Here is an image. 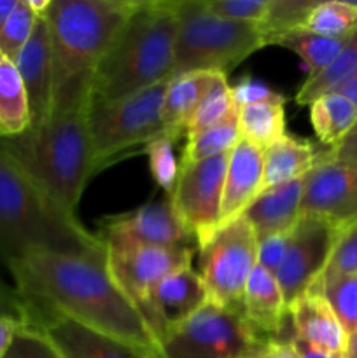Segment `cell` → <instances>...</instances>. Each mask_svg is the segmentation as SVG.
<instances>
[{
  "instance_id": "cell-1",
  "label": "cell",
  "mask_w": 357,
  "mask_h": 358,
  "mask_svg": "<svg viewBox=\"0 0 357 358\" xmlns=\"http://www.w3.org/2000/svg\"><path fill=\"white\" fill-rule=\"evenodd\" d=\"M6 266L28 310L27 325L56 315L107 336L144 358H161L160 341L135 301L111 275L107 259L30 254Z\"/></svg>"
},
{
  "instance_id": "cell-2",
  "label": "cell",
  "mask_w": 357,
  "mask_h": 358,
  "mask_svg": "<svg viewBox=\"0 0 357 358\" xmlns=\"http://www.w3.org/2000/svg\"><path fill=\"white\" fill-rule=\"evenodd\" d=\"M139 0H51L52 112L91 103L98 65Z\"/></svg>"
},
{
  "instance_id": "cell-3",
  "label": "cell",
  "mask_w": 357,
  "mask_h": 358,
  "mask_svg": "<svg viewBox=\"0 0 357 358\" xmlns=\"http://www.w3.org/2000/svg\"><path fill=\"white\" fill-rule=\"evenodd\" d=\"M30 254L107 259L98 234L52 203L0 149V261Z\"/></svg>"
},
{
  "instance_id": "cell-4",
  "label": "cell",
  "mask_w": 357,
  "mask_h": 358,
  "mask_svg": "<svg viewBox=\"0 0 357 358\" xmlns=\"http://www.w3.org/2000/svg\"><path fill=\"white\" fill-rule=\"evenodd\" d=\"M88 108L52 112L38 124L14 136H0V149L65 212L77 206L90 178L97 173L88 131Z\"/></svg>"
},
{
  "instance_id": "cell-5",
  "label": "cell",
  "mask_w": 357,
  "mask_h": 358,
  "mask_svg": "<svg viewBox=\"0 0 357 358\" xmlns=\"http://www.w3.org/2000/svg\"><path fill=\"white\" fill-rule=\"evenodd\" d=\"M175 37L174 0H139L98 65L91 101L119 100L174 79Z\"/></svg>"
},
{
  "instance_id": "cell-6",
  "label": "cell",
  "mask_w": 357,
  "mask_h": 358,
  "mask_svg": "<svg viewBox=\"0 0 357 358\" xmlns=\"http://www.w3.org/2000/svg\"><path fill=\"white\" fill-rule=\"evenodd\" d=\"M177 13L175 76L210 72L227 76L266 45L259 23L214 16L203 0H174Z\"/></svg>"
},
{
  "instance_id": "cell-7",
  "label": "cell",
  "mask_w": 357,
  "mask_h": 358,
  "mask_svg": "<svg viewBox=\"0 0 357 358\" xmlns=\"http://www.w3.org/2000/svg\"><path fill=\"white\" fill-rule=\"evenodd\" d=\"M168 83L156 84L119 100L91 101L88 108V131L97 171L125 150L147 145L163 135L161 112Z\"/></svg>"
},
{
  "instance_id": "cell-8",
  "label": "cell",
  "mask_w": 357,
  "mask_h": 358,
  "mask_svg": "<svg viewBox=\"0 0 357 358\" xmlns=\"http://www.w3.org/2000/svg\"><path fill=\"white\" fill-rule=\"evenodd\" d=\"M200 278L210 303L241 311L245 287L258 266V238L244 217L224 224L198 250Z\"/></svg>"
},
{
  "instance_id": "cell-9",
  "label": "cell",
  "mask_w": 357,
  "mask_h": 358,
  "mask_svg": "<svg viewBox=\"0 0 357 358\" xmlns=\"http://www.w3.org/2000/svg\"><path fill=\"white\" fill-rule=\"evenodd\" d=\"M241 311L206 303L161 343V358H234L261 341Z\"/></svg>"
},
{
  "instance_id": "cell-10",
  "label": "cell",
  "mask_w": 357,
  "mask_h": 358,
  "mask_svg": "<svg viewBox=\"0 0 357 358\" xmlns=\"http://www.w3.org/2000/svg\"><path fill=\"white\" fill-rule=\"evenodd\" d=\"M227 156L230 152L182 166L177 185L170 196L174 210L196 240L198 250L220 226Z\"/></svg>"
},
{
  "instance_id": "cell-11",
  "label": "cell",
  "mask_w": 357,
  "mask_h": 358,
  "mask_svg": "<svg viewBox=\"0 0 357 358\" xmlns=\"http://www.w3.org/2000/svg\"><path fill=\"white\" fill-rule=\"evenodd\" d=\"M98 236L105 248L160 247L198 252V243L178 219L170 198L149 201L133 212L105 217Z\"/></svg>"
},
{
  "instance_id": "cell-12",
  "label": "cell",
  "mask_w": 357,
  "mask_h": 358,
  "mask_svg": "<svg viewBox=\"0 0 357 358\" xmlns=\"http://www.w3.org/2000/svg\"><path fill=\"white\" fill-rule=\"evenodd\" d=\"M342 231V227L318 217L301 215L298 220L286 259L275 273L287 308L322 275Z\"/></svg>"
},
{
  "instance_id": "cell-13",
  "label": "cell",
  "mask_w": 357,
  "mask_h": 358,
  "mask_svg": "<svg viewBox=\"0 0 357 358\" xmlns=\"http://www.w3.org/2000/svg\"><path fill=\"white\" fill-rule=\"evenodd\" d=\"M301 215L345 227L357 222V166L324 157L304 175Z\"/></svg>"
},
{
  "instance_id": "cell-14",
  "label": "cell",
  "mask_w": 357,
  "mask_h": 358,
  "mask_svg": "<svg viewBox=\"0 0 357 358\" xmlns=\"http://www.w3.org/2000/svg\"><path fill=\"white\" fill-rule=\"evenodd\" d=\"M195 254V250L186 248H107V268L119 287L140 308L161 280L191 266Z\"/></svg>"
},
{
  "instance_id": "cell-15",
  "label": "cell",
  "mask_w": 357,
  "mask_h": 358,
  "mask_svg": "<svg viewBox=\"0 0 357 358\" xmlns=\"http://www.w3.org/2000/svg\"><path fill=\"white\" fill-rule=\"evenodd\" d=\"M209 301L205 285L192 266L178 269L161 280L140 306L144 318L161 343L175 329L198 313Z\"/></svg>"
},
{
  "instance_id": "cell-16",
  "label": "cell",
  "mask_w": 357,
  "mask_h": 358,
  "mask_svg": "<svg viewBox=\"0 0 357 358\" xmlns=\"http://www.w3.org/2000/svg\"><path fill=\"white\" fill-rule=\"evenodd\" d=\"M13 63L27 90L31 124H38L51 115L55 84L51 35L46 16L37 17L34 34Z\"/></svg>"
},
{
  "instance_id": "cell-17",
  "label": "cell",
  "mask_w": 357,
  "mask_h": 358,
  "mask_svg": "<svg viewBox=\"0 0 357 358\" xmlns=\"http://www.w3.org/2000/svg\"><path fill=\"white\" fill-rule=\"evenodd\" d=\"M262 178L265 152L240 138L227 156L220 201V226L244 215L247 206L262 192Z\"/></svg>"
},
{
  "instance_id": "cell-18",
  "label": "cell",
  "mask_w": 357,
  "mask_h": 358,
  "mask_svg": "<svg viewBox=\"0 0 357 358\" xmlns=\"http://www.w3.org/2000/svg\"><path fill=\"white\" fill-rule=\"evenodd\" d=\"M241 315L262 339H279L290 332L289 310L275 275L255 266L241 301Z\"/></svg>"
},
{
  "instance_id": "cell-19",
  "label": "cell",
  "mask_w": 357,
  "mask_h": 358,
  "mask_svg": "<svg viewBox=\"0 0 357 358\" xmlns=\"http://www.w3.org/2000/svg\"><path fill=\"white\" fill-rule=\"evenodd\" d=\"M65 358H144L135 350L90 331L69 318L46 315L35 324Z\"/></svg>"
},
{
  "instance_id": "cell-20",
  "label": "cell",
  "mask_w": 357,
  "mask_h": 358,
  "mask_svg": "<svg viewBox=\"0 0 357 358\" xmlns=\"http://www.w3.org/2000/svg\"><path fill=\"white\" fill-rule=\"evenodd\" d=\"M289 322L294 338L328 352L345 353L346 332L321 294L307 290L289 304Z\"/></svg>"
},
{
  "instance_id": "cell-21",
  "label": "cell",
  "mask_w": 357,
  "mask_h": 358,
  "mask_svg": "<svg viewBox=\"0 0 357 358\" xmlns=\"http://www.w3.org/2000/svg\"><path fill=\"white\" fill-rule=\"evenodd\" d=\"M304 177L276 187L265 189L244 212V219L255 233V238L293 231L301 219Z\"/></svg>"
},
{
  "instance_id": "cell-22",
  "label": "cell",
  "mask_w": 357,
  "mask_h": 358,
  "mask_svg": "<svg viewBox=\"0 0 357 358\" xmlns=\"http://www.w3.org/2000/svg\"><path fill=\"white\" fill-rule=\"evenodd\" d=\"M262 152H265V178H262V191H265L303 178L324 157L326 147L318 149L308 140L286 135Z\"/></svg>"
},
{
  "instance_id": "cell-23",
  "label": "cell",
  "mask_w": 357,
  "mask_h": 358,
  "mask_svg": "<svg viewBox=\"0 0 357 358\" xmlns=\"http://www.w3.org/2000/svg\"><path fill=\"white\" fill-rule=\"evenodd\" d=\"M216 73L210 72H192L175 76L168 83L167 94L163 101V133L175 136V138H186V129L195 115L196 108L205 98L210 84H212Z\"/></svg>"
},
{
  "instance_id": "cell-24",
  "label": "cell",
  "mask_w": 357,
  "mask_h": 358,
  "mask_svg": "<svg viewBox=\"0 0 357 358\" xmlns=\"http://www.w3.org/2000/svg\"><path fill=\"white\" fill-rule=\"evenodd\" d=\"M308 107L315 135L326 149L338 145L357 122V107L338 91L322 94Z\"/></svg>"
},
{
  "instance_id": "cell-25",
  "label": "cell",
  "mask_w": 357,
  "mask_h": 358,
  "mask_svg": "<svg viewBox=\"0 0 357 358\" xmlns=\"http://www.w3.org/2000/svg\"><path fill=\"white\" fill-rule=\"evenodd\" d=\"M31 124L28 94L10 59L0 63V136H14Z\"/></svg>"
},
{
  "instance_id": "cell-26",
  "label": "cell",
  "mask_w": 357,
  "mask_h": 358,
  "mask_svg": "<svg viewBox=\"0 0 357 358\" xmlns=\"http://www.w3.org/2000/svg\"><path fill=\"white\" fill-rule=\"evenodd\" d=\"M240 138L266 150L287 135L284 103H254L238 112Z\"/></svg>"
},
{
  "instance_id": "cell-27",
  "label": "cell",
  "mask_w": 357,
  "mask_h": 358,
  "mask_svg": "<svg viewBox=\"0 0 357 358\" xmlns=\"http://www.w3.org/2000/svg\"><path fill=\"white\" fill-rule=\"evenodd\" d=\"M357 73V31L350 35L340 49L338 56L328 69L314 77H307L296 93L298 105H310L318 96L336 91Z\"/></svg>"
},
{
  "instance_id": "cell-28",
  "label": "cell",
  "mask_w": 357,
  "mask_h": 358,
  "mask_svg": "<svg viewBox=\"0 0 357 358\" xmlns=\"http://www.w3.org/2000/svg\"><path fill=\"white\" fill-rule=\"evenodd\" d=\"M240 108L234 105L230 114L214 126L206 128L198 135L186 138L184 150L181 156V168L206 157L227 154L238 142H240V122H238Z\"/></svg>"
},
{
  "instance_id": "cell-29",
  "label": "cell",
  "mask_w": 357,
  "mask_h": 358,
  "mask_svg": "<svg viewBox=\"0 0 357 358\" xmlns=\"http://www.w3.org/2000/svg\"><path fill=\"white\" fill-rule=\"evenodd\" d=\"M308 290L321 294L342 324L346 336L357 329V273L321 275Z\"/></svg>"
},
{
  "instance_id": "cell-30",
  "label": "cell",
  "mask_w": 357,
  "mask_h": 358,
  "mask_svg": "<svg viewBox=\"0 0 357 358\" xmlns=\"http://www.w3.org/2000/svg\"><path fill=\"white\" fill-rule=\"evenodd\" d=\"M272 44L282 45V48L296 52L307 65L308 77H314L331 65L345 41H332V38L321 37V35L312 34L304 28H300V30L280 35Z\"/></svg>"
},
{
  "instance_id": "cell-31",
  "label": "cell",
  "mask_w": 357,
  "mask_h": 358,
  "mask_svg": "<svg viewBox=\"0 0 357 358\" xmlns=\"http://www.w3.org/2000/svg\"><path fill=\"white\" fill-rule=\"evenodd\" d=\"M304 30L332 41H346L357 31V3L354 0L318 2L312 10Z\"/></svg>"
},
{
  "instance_id": "cell-32",
  "label": "cell",
  "mask_w": 357,
  "mask_h": 358,
  "mask_svg": "<svg viewBox=\"0 0 357 358\" xmlns=\"http://www.w3.org/2000/svg\"><path fill=\"white\" fill-rule=\"evenodd\" d=\"M318 0H268V9L259 23L266 45L276 37L304 28Z\"/></svg>"
},
{
  "instance_id": "cell-33",
  "label": "cell",
  "mask_w": 357,
  "mask_h": 358,
  "mask_svg": "<svg viewBox=\"0 0 357 358\" xmlns=\"http://www.w3.org/2000/svg\"><path fill=\"white\" fill-rule=\"evenodd\" d=\"M233 107L234 101L231 96V84L227 83V77L223 73H216L205 98L198 105L188 129H186V138H191L219 122L220 119L230 114Z\"/></svg>"
},
{
  "instance_id": "cell-34",
  "label": "cell",
  "mask_w": 357,
  "mask_h": 358,
  "mask_svg": "<svg viewBox=\"0 0 357 358\" xmlns=\"http://www.w3.org/2000/svg\"><path fill=\"white\" fill-rule=\"evenodd\" d=\"M177 142L178 138L163 133L153 142L147 143L146 149H144V152L149 157L150 175H153L158 187L167 192L168 198L174 192L178 180V173H181V161H177V156H175V143Z\"/></svg>"
},
{
  "instance_id": "cell-35",
  "label": "cell",
  "mask_w": 357,
  "mask_h": 358,
  "mask_svg": "<svg viewBox=\"0 0 357 358\" xmlns=\"http://www.w3.org/2000/svg\"><path fill=\"white\" fill-rule=\"evenodd\" d=\"M35 23H37V14L28 6V0H18L16 7L0 31V51L7 59L10 62L16 59L34 34Z\"/></svg>"
},
{
  "instance_id": "cell-36",
  "label": "cell",
  "mask_w": 357,
  "mask_h": 358,
  "mask_svg": "<svg viewBox=\"0 0 357 358\" xmlns=\"http://www.w3.org/2000/svg\"><path fill=\"white\" fill-rule=\"evenodd\" d=\"M4 358H65L51 345L44 332L34 325H23Z\"/></svg>"
},
{
  "instance_id": "cell-37",
  "label": "cell",
  "mask_w": 357,
  "mask_h": 358,
  "mask_svg": "<svg viewBox=\"0 0 357 358\" xmlns=\"http://www.w3.org/2000/svg\"><path fill=\"white\" fill-rule=\"evenodd\" d=\"M214 16L244 23H261L268 9V0H203Z\"/></svg>"
},
{
  "instance_id": "cell-38",
  "label": "cell",
  "mask_w": 357,
  "mask_h": 358,
  "mask_svg": "<svg viewBox=\"0 0 357 358\" xmlns=\"http://www.w3.org/2000/svg\"><path fill=\"white\" fill-rule=\"evenodd\" d=\"M354 273H357V222L340 233L322 275H354Z\"/></svg>"
},
{
  "instance_id": "cell-39",
  "label": "cell",
  "mask_w": 357,
  "mask_h": 358,
  "mask_svg": "<svg viewBox=\"0 0 357 358\" xmlns=\"http://www.w3.org/2000/svg\"><path fill=\"white\" fill-rule=\"evenodd\" d=\"M231 96H233L234 105L238 108L247 107L254 103H286V96L272 87L266 86L265 83L252 77H244L237 84L231 86Z\"/></svg>"
},
{
  "instance_id": "cell-40",
  "label": "cell",
  "mask_w": 357,
  "mask_h": 358,
  "mask_svg": "<svg viewBox=\"0 0 357 358\" xmlns=\"http://www.w3.org/2000/svg\"><path fill=\"white\" fill-rule=\"evenodd\" d=\"M290 236H293V231L272 234V236H266V238H259L258 266H261V268H265L266 271L275 275V273L279 271L280 264L284 262V259H286L287 248H289V243H290Z\"/></svg>"
},
{
  "instance_id": "cell-41",
  "label": "cell",
  "mask_w": 357,
  "mask_h": 358,
  "mask_svg": "<svg viewBox=\"0 0 357 358\" xmlns=\"http://www.w3.org/2000/svg\"><path fill=\"white\" fill-rule=\"evenodd\" d=\"M290 338L293 331L279 339H261L234 358H298Z\"/></svg>"
},
{
  "instance_id": "cell-42",
  "label": "cell",
  "mask_w": 357,
  "mask_h": 358,
  "mask_svg": "<svg viewBox=\"0 0 357 358\" xmlns=\"http://www.w3.org/2000/svg\"><path fill=\"white\" fill-rule=\"evenodd\" d=\"M0 315H7V317H14L18 320L28 322V310L24 306L23 299L16 289L7 285L2 278H0Z\"/></svg>"
},
{
  "instance_id": "cell-43",
  "label": "cell",
  "mask_w": 357,
  "mask_h": 358,
  "mask_svg": "<svg viewBox=\"0 0 357 358\" xmlns=\"http://www.w3.org/2000/svg\"><path fill=\"white\" fill-rule=\"evenodd\" d=\"M328 156L331 159L357 166V122L338 145H335L332 149H328Z\"/></svg>"
},
{
  "instance_id": "cell-44",
  "label": "cell",
  "mask_w": 357,
  "mask_h": 358,
  "mask_svg": "<svg viewBox=\"0 0 357 358\" xmlns=\"http://www.w3.org/2000/svg\"><path fill=\"white\" fill-rule=\"evenodd\" d=\"M23 325L27 324L18 320V318L0 315V358L6 357V353L9 352L14 338H16V334L20 332V329L23 327Z\"/></svg>"
},
{
  "instance_id": "cell-45",
  "label": "cell",
  "mask_w": 357,
  "mask_h": 358,
  "mask_svg": "<svg viewBox=\"0 0 357 358\" xmlns=\"http://www.w3.org/2000/svg\"><path fill=\"white\" fill-rule=\"evenodd\" d=\"M290 343H293V348L296 352L298 358H345V353L338 352H328V350L315 348V346L308 345V343L301 341L298 338H290Z\"/></svg>"
},
{
  "instance_id": "cell-46",
  "label": "cell",
  "mask_w": 357,
  "mask_h": 358,
  "mask_svg": "<svg viewBox=\"0 0 357 358\" xmlns=\"http://www.w3.org/2000/svg\"><path fill=\"white\" fill-rule=\"evenodd\" d=\"M336 91H338V93H342L343 96L349 98V100L357 107V73L352 77V79L346 80L343 86H340Z\"/></svg>"
},
{
  "instance_id": "cell-47",
  "label": "cell",
  "mask_w": 357,
  "mask_h": 358,
  "mask_svg": "<svg viewBox=\"0 0 357 358\" xmlns=\"http://www.w3.org/2000/svg\"><path fill=\"white\" fill-rule=\"evenodd\" d=\"M16 3L18 0H0V31H2L4 24L16 7Z\"/></svg>"
},
{
  "instance_id": "cell-48",
  "label": "cell",
  "mask_w": 357,
  "mask_h": 358,
  "mask_svg": "<svg viewBox=\"0 0 357 358\" xmlns=\"http://www.w3.org/2000/svg\"><path fill=\"white\" fill-rule=\"evenodd\" d=\"M345 358H357V329L346 339Z\"/></svg>"
},
{
  "instance_id": "cell-49",
  "label": "cell",
  "mask_w": 357,
  "mask_h": 358,
  "mask_svg": "<svg viewBox=\"0 0 357 358\" xmlns=\"http://www.w3.org/2000/svg\"><path fill=\"white\" fill-rule=\"evenodd\" d=\"M4 59H6V56H4V55H2V51H0V63H2Z\"/></svg>"
}]
</instances>
